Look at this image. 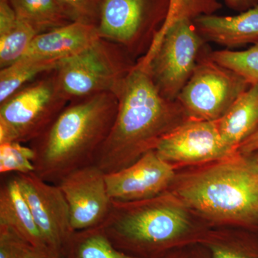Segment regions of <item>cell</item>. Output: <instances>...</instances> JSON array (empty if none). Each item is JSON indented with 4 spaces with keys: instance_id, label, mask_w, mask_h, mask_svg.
<instances>
[{
    "instance_id": "cell-1",
    "label": "cell",
    "mask_w": 258,
    "mask_h": 258,
    "mask_svg": "<svg viewBox=\"0 0 258 258\" xmlns=\"http://www.w3.org/2000/svg\"><path fill=\"white\" fill-rule=\"evenodd\" d=\"M114 94L116 116L93 161L106 174L125 169L154 150L161 139L189 118L177 101L161 96L137 62Z\"/></svg>"
},
{
    "instance_id": "cell-2",
    "label": "cell",
    "mask_w": 258,
    "mask_h": 258,
    "mask_svg": "<svg viewBox=\"0 0 258 258\" xmlns=\"http://www.w3.org/2000/svg\"><path fill=\"white\" fill-rule=\"evenodd\" d=\"M168 191L211 228L258 234V163L237 152L222 160L176 171Z\"/></svg>"
},
{
    "instance_id": "cell-3",
    "label": "cell",
    "mask_w": 258,
    "mask_h": 258,
    "mask_svg": "<svg viewBox=\"0 0 258 258\" xmlns=\"http://www.w3.org/2000/svg\"><path fill=\"white\" fill-rule=\"evenodd\" d=\"M99 227L117 249L139 258H161L188 244L201 243L211 229L169 191L137 201L112 200Z\"/></svg>"
},
{
    "instance_id": "cell-4",
    "label": "cell",
    "mask_w": 258,
    "mask_h": 258,
    "mask_svg": "<svg viewBox=\"0 0 258 258\" xmlns=\"http://www.w3.org/2000/svg\"><path fill=\"white\" fill-rule=\"evenodd\" d=\"M118 98L100 93L71 101L41 136L29 144L35 174L57 184L76 169L93 164L116 116Z\"/></svg>"
},
{
    "instance_id": "cell-5",
    "label": "cell",
    "mask_w": 258,
    "mask_h": 258,
    "mask_svg": "<svg viewBox=\"0 0 258 258\" xmlns=\"http://www.w3.org/2000/svg\"><path fill=\"white\" fill-rule=\"evenodd\" d=\"M55 69L28 83L0 103V144L38 138L69 105Z\"/></svg>"
},
{
    "instance_id": "cell-6",
    "label": "cell",
    "mask_w": 258,
    "mask_h": 258,
    "mask_svg": "<svg viewBox=\"0 0 258 258\" xmlns=\"http://www.w3.org/2000/svg\"><path fill=\"white\" fill-rule=\"evenodd\" d=\"M206 43L192 20L184 19L161 30L147 55L137 62L147 71L161 96L176 101Z\"/></svg>"
},
{
    "instance_id": "cell-7",
    "label": "cell",
    "mask_w": 258,
    "mask_h": 258,
    "mask_svg": "<svg viewBox=\"0 0 258 258\" xmlns=\"http://www.w3.org/2000/svg\"><path fill=\"white\" fill-rule=\"evenodd\" d=\"M137 64L124 48L99 38L61 60L55 69L57 81L70 101L100 93H114Z\"/></svg>"
},
{
    "instance_id": "cell-8",
    "label": "cell",
    "mask_w": 258,
    "mask_h": 258,
    "mask_svg": "<svg viewBox=\"0 0 258 258\" xmlns=\"http://www.w3.org/2000/svg\"><path fill=\"white\" fill-rule=\"evenodd\" d=\"M170 0H103L102 39L124 48L136 61L147 55L162 28Z\"/></svg>"
},
{
    "instance_id": "cell-9",
    "label": "cell",
    "mask_w": 258,
    "mask_h": 258,
    "mask_svg": "<svg viewBox=\"0 0 258 258\" xmlns=\"http://www.w3.org/2000/svg\"><path fill=\"white\" fill-rule=\"evenodd\" d=\"M206 47L176 101L191 119L217 120L251 86L241 76L212 60Z\"/></svg>"
},
{
    "instance_id": "cell-10",
    "label": "cell",
    "mask_w": 258,
    "mask_h": 258,
    "mask_svg": "<svg viewBox=\"0 0 258 258\" xmlns=\"http://www.w3.org/2000/svg\"><path fill=\"white\" fill-rule=\"evenodd\" d=\"M154 150L176 171L222 160L237 152L222 139L217 120L191 118L161 139Z\"/></svg>"
},
{
    "instance_id": "cell-11",
    "label": "cell",
    "mask_w": 258,
    "mask_h": 258,
    "mask_svg": "<svg viewBox=\"0 0 258 258\" xmlns=\"http://www.w3.org/2000/svg\"><path fill=\"white\" fill-rule=\"evenodd\" d=\"M15 174L45 243L52 253L61 258L75 232L63 194L57 184L44 181L34 172Z\"/></svg>"
},
{
    "instance_id": "cell-12",
    "label": "cell",
    "mask_w": 258,
    "mask_h": 258,
    "mask_svg": "<svg viewBox=\"0 0 258 258\" xmlns=\"http://www.w3.org/2000/svg\"><path fill=\"white\" fill-rule=\"evenodd\" d=\"M67 201L75 231L99 227L109 214L112 200L106 174L92 164L70 173L57 184Z\"/></svg>"
},
{
    "instance_id": "cell-13",
    "label": "cell",
    "mask_w": 258,
    "mask_h": 258,
    "mask_svg": "<svg viewBox=\"0 0 258 258\" xmlns=\"http://www.w3.org/2000/svg\"><path fill=\"white\" fill-rule=\"evenodd\" d=\"M175 174L155 150L149 151L128 167L106 174L107 190L113 201L146 200L168 191Z\"/></svg>"
},
{
    "instance_id": "cell-14",
    "label": "cell",
    "mask_w": 258,
    "mask_h": 258,
    "mask_svg": "<svg viewBox=\"0 0 258 258\" xmlns=\"http://www.w3.org/2000/svg\"><path fill=\"white\" fill-rule=\"evenodd\" d=\"M99 38L97 27L74 22L37 35L23 57L62 60L87 48Z\"/></svg>"
},
{
    "instance_id": "cell-15",
    "label": "cell",
    "mask_w": 258,
    "mask_h": 258,
    "mask_svg": "<svg viewBox=\"0 0 258 258\" xmlns=\"http://www.w3.org/2000/svg\"><path fill=\"white\" fill-rule=\"evenodd\" d=\"M193 22L207 42L231 48L258 40V4L235 16L202 15Z\"/></svg>"
},
{
    "instance_id": "cell-16",
    "label": "cell",
    "mask_w": 258,
    "mask_h": 258,
    "mask_svg": "<svg viewBox=\"0 0 258 258\" xmlns=\"http://www.w3.org/2000/svg\"><path fill=\"white\" fill-rule=\"evenodd\" d=\"M0 225L10 227L34 248L52 253L32 216L15 174L0 187Z\"/></svg>"
},
{
    "instance_id": "cell-17",
    "label": "cell",
    "mask_w": 258,
    "mask_h": 258,
    "mask_svg": "<svg viewBox=\"0 0 258 258\" xmlns=\"http://www.w3.org/2000/svg\"><path fill=\"white\" fill-rule=\"evenodd\" d=\"M217 123L225 143L236 151L258 132V84L242 93Z\"/></svg>"
},
{
    "instance_id": "cell-18",
    "label": "cell",
    "mask_w": 258,
    "mask_h": 258,
    "mask_svg": "<svg viewBox=\"0 0 258 258\" xmlns=\"http://www.w3.org/2000/svg\"><path fill=\"white\" fill-rule=\"evenodd\" d=\"M37 35L33 27L18 18L8 0H0V69L21 59Z\"/></svg>"
},
{
    "instance_id": "cell-19",
    "label": "cell",
    "mask_w": 258,
    "mask_h": 258,
    "mask_svg": "<svg viewBox=\"0 0 258 258\" xmlns=\"http://www.w3.org/2000/svg\"><path fill=\"white\" fill-rule=\"evenodd\" d=\"M212 258H258V234L232 227L211 228L203 242Z\"/></svg>"
},
{
    "instance_id": "cell-20",
    "label": "cell",
    "mask_w": 258,
    "mask_h": 258,
    "mask_svg": "<svg viewBox=\"0 0 258 258\" xmlns=\"http://www.w3.org/2000/svg\"><path fill=\"white\" fill-rule=\"evenodd\" d=\"M19 18L39 34L60 28L74 19L60 0H8Z\"/></svg>"
},
{
    "instance_id": "cell-21",
    "label": "cell",
    "mask_w": 258,
    "mask_h": 258,
    "mask_svg": "<svg viewBox=\"0 0 258 258\" xmlns=\"http://www.w3.org/2000/svg\"><path fill=\"white\" fill-rule=\"evenodd\" d=\"M61 258H139L116 248L100 227L75 231Z\"/></svg>"
},
{
    "instance_id": "cell-22",
    "label": "cell",
    "mask_w": 258,
    "mask_h": 258,
    "mask_svg": "<svg viewBox=\"0 0 258 258\" xmlns=\"http://www.w3.org/2000/svg\"><path fill=\"white\" fill-rule=\"evenodd\" d=\"M61 60L22 57L0 70V103L40 76L58 67Z\"/></svg>"
},
{
    "instance_id": "cell-23",
    "label": "cell",
    "mask_w": 258,
    "mask_h": 258,
    "mask_svg": "<svg viewBox=\"0 0 258 258\" xmlns=\"http://www.w3.org/2000/svg\"><path fill=\"white\" fill-rule=\"evenodd\" d=\"M210 57L217 63L239 75L249 86L258 84V40L247 50H210Z\"/></svg>"
},
{
    "instance_id": "cell-24",
    "label": "cell",
    "mask_w": 258,
    "mask_h": 258,
    "mask_svg": "<svg viewBox=\"0 0 258 258\" xmlns=\"http://www.w3.org/2000/svg\"><path fill=\"white\" fill-rule=\"evenodd\" d=\"M35 153L30 147L18 142L0 144V174L35 172Z\"/></svg>"
},
{
    "instance_id": "cell-25",
    "label": "cell",
    "mask_w": 258,
    "mask_h": 258,
    "mask_svg": "<svg viewBox=\"0 0 258 258\" xmlns=\"http://www.w3.org/2000/svg\"><path fill=\"white\" fill-rule=\"evenodd\" d=\"M221 7L218 0H170L167 16L161 30L184 19L194 21L202 15H213Z\"/></svg>"
},
{
    "instance_id": "cell-26",
    "label": "cell",
    "mask_w": 258,
    "mask_h": 258,
    "mask_svg": "<svg viewBox=\"0 0 258 258\" xmlns=\"http://www.w3.org/2000/svg\"><path fill=\"white\" fill-rule=\"evenodd\" d=\"M74 22L98 27L103 0H60Z\"/></svg>"
},
{
    "instance_id": "cell-27",
    "label": "cell",
    "mask_w": 258,
    "mask_h": 258,
    "mask_svg": "<svg viewBox=\"0 0 258 258\" xmlns=\"http://www.w3.org/2000/svg\"><path fill=\"white\" fill-rule=\"evenodd\" d=\"M31 247L10 227L0 225V258H25Z\"/></svg>"
},
{
    "instance_id": "cell-28",
    "label": "cell",
    "mask_w": 258,
    "mask_h": 258,
    "mask_svg": "<svg viewBox=\"0 0 258 258\" xmlns=\"http://www.w3.org/2000/svg\"><path fill=\"white\" fill-rule=\"evenodd\" d=\"M161 258H212L208 249L202 243L188 244L174 249Z\"/></svg>"
},
{
    "instance_id": "cell-29",
    "label": "cell",
    "mask_w": 258,
    "mask_h": 258,
    "mask_svg": "<svg viewBox=\"0 0 258 258\" xmlns=\"http://www.w3.org/2000/svg\"><path fill=\"white\" fill-rule=\"evenodd\" d=\"M258 151V132L243 142L237 149V152L243 155L250 156Z\"/></svg>"
},
{
    "instance_id": "cell-30",
    "label": "cell",
    "mask_w": 258,
    "mask_h": 258,
    "mask_svg": "<svg viewBox=\"0 0 258 258\" xmlns=\"http://www.w3.org/2000/svg\"><path fill=\"white\" fill-rule=\"evenodd\" d=\"M226 5L231 9L242 12L257 5V0H225Z\"/></svg>"
},
{
    "instance_id": "cell-31",
    "label": "cell",
    "mask_w": 258,
    "mask_h": 258,
    "mask_svg": "<svg viewBox=\"0 0 258 258\" xmlns=\"http://www.w3.org/2000/svg\"><path fill=\"white\" fill-rule=\"evenodd\" d=\"M25 258H59L50 252L39 250L31 247Z\"/></svg>"
},
{
    "instance_id": "cell-32",
    "label": "cell",
    "mask_w": 258,
    "mask_h": 258,
    "mask_svg": "<svg viewBox=\"0 0 258 258\" xmlns=\"http://www.w3.org/2000/svg\"><path fill=\"white\" fill-rule=\"evenodd\" d=\"M250 156H252V157H253L254 160L257 161V162L258 163V151L257 152L254 153L253 154H252V155Z\"/></svg>"
},
{
    "instance_id": "cell-33",
    "label": "cell",
    "mask_w": 258,
    "mask_h": 258,
    "mask_svg": "<svg viewBox=\"0 0 258 258\" xmlns=\"http://www.w3.org/2000/svg\"><path fill=\"white\" fill-rule=\"evenodd\" d=\"M257 4H258V0H257Z\"/></svg>"
}]
</instances>
